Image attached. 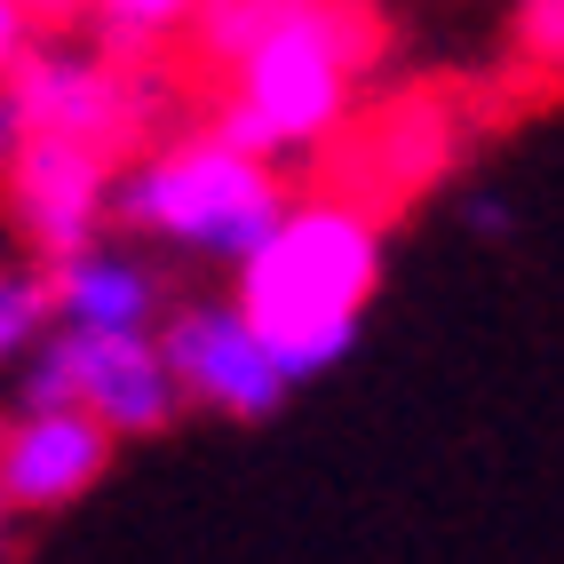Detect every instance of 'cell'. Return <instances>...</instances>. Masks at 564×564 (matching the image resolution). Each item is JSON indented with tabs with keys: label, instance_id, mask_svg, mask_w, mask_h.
<instances>
[{
	"label": "cell",
	"instance_id": "15",
	"mask_svg": "<svg viewBox=\"0 0 564 564\" xmlns=\"http://www.w3.org/2000/svg\"><path fill=\"white\" fill-rule=\"evenodd\" d=\"M17 9L32 17V32H41V41H56V32H72L88 17V0H17Z\"/></svg>",
	"mask_w": 564,
	"mask_h": 564
},
{
	"label": "cell",
	"instance_id": "11",
	"mask_svg": "<svg viewBox=\"0 0 564 564\" xmlns=\"http://www.w3.org/2000/svg\"><path fill=\"white\" fill-rule=\"evenodd\" d=\"M192 9H199V0H88V24H96V48L143 64L167 32L192 24Z\"/></svg>",
	"mask_w": 564,
	"mask_h": 564
},
{
	"label": "cell",
	"instance_id": "4",
	"mask_svg": "<svg viewBox=\"0 0 564 564\" xmlns=\"http://www.w3.org/2000/svg\"><path fill=\"white\" fill-rule=\"evenodd\" d=\"M0 88H9L24 135H80V143H104L120 160L160 143V120H167V80L152 64L111 56V48L32 41L24 64Z\"/></svg>",
	"mask_w": 564,
	"mask_h": 564
},
{
	"label": "cell",
	"instance_id": "7",
	"mask_svg": "<svg viewBox=\"0 0 564 564\" xmlns=\"http://www.w3.org/2000/svg\"><path fill=\"white\" fill-rule=\"evenodd\" d=\"M160 358L175 373L183 405L231 413V422H271L294 398V373L262 350V334L239 318V303H192L160 326Z\"/></svg>",
	"mask_w": 564,
	"mask_h": 564
},
{
	"label": "cell",
	"instance_id": "5",
	"mask_svg": "<svg viewBox=\"0 0 564 564\" xmlns=\"http://www.w3.org/2000/svg\"><path fill=\"white\" fill-rule=\"evenodd\" d=\"M24 405H80L111 437H160L175 430L183 390L152 334H41L24 373Z\"/></svg>",
	"mask_w": 564,
	"mask_h": 564
},
{
	"label": "cell",
	"instance_id": "9",
	"mask_svg": "<svg viewBox=\"0 0 564 564\" xmlns=\"http://www.w3.org/2000/svg\"><path fill=\"white\" fill-rule=\"evenodd\" d=\"M445 167H454V120H445V104L437 96H405L398 111H373L358 128V143H350V183H358L350 207H366L382 223L413 192H430Z\"/></svg>",
	"mask_w": 564,
	"mask_h": 564
},
{
	"label": "cell",
	"instance_id": "13",
	"mask_svg": "<svg viewBox=\"0 0 564 564\" xmlns=\"http://www.w3.org/2000/svg\"><path fill=\"white\" fill-rule=\"evenodd\" d=\"M517 64L564 88V0H517Z\"/></svg>",
	"mask_w": 564,
	"mask_h": 564
},
{
	"label": "cell",
	"instance_id": "10",
	"mask_svg": "<svg viewBox=\"0 0 564 564\" xmlns=\"http://www.w3.org/2000/svg\"><path fill=\"white\" fill-rule=\"evenodd\" d=\"M48 303H56V326H72V334H152L160 279L135 254L96 239L72 262H48Z\"/></svg>",
	"mask_w": 564,
	"mask_h": 564
},
{
	"label": "cell",
	"instance_id": "2",
	"mask_svg": "<svg viewBox=\"0 0 564 564\" xmlns=\"http://www.w3.org/2000/svg\"><path fill=\"white\" fill-rule=\"evenodd\" d=\"M382 286V223L350 199H311V207H286L271 223L247 262H239V318L262 334L294 382L343 366L358 343V318Z\"/></svg>",
	"mask_w": 564,
	"mask_h": 564
},
{
	"label": "cell",
	"instance_id": "1",
	"mask_svg": "<svg viewBox=\"0 0 564 564\" xmlns=\"http://www.w3.org/2000/svg\"><path fill=\"white\" fill-rule=\"evenodd\" d=\"M382 64V17L366 0H279L262 41L223 72L207 135L231 152L286 160L343 135L358 80Z\"/></svg>",
	"mask_w": 564,
	"mask_h": 564
},
{
	"label": "cell",
	"instance_id": "6",
	"mask_svg": "<svg viewBox=\"0 0 564 564\" xmlns=\"http://www.w3.org/2000/svg\"><path fill=\"white\" fill-rule=\"evenodd\" d=\"M111 175H120V152L80 135H17V152L0 160V199H9L17 239L48 262H72L80 247L104 239L111 223Z\"/></svg>",
	"mask_w": 564,
	"mask_h": 564
},
{
	"label": "cell",
	"instance_id": "14",
	"mask_svg": "<svg viewBox=\"0 0 564 564\" xmlns=\"http://www.w3.org/2000/svg\"><path fill=\"white\" fill-rule=\"evenodd\" d=\"M41 41V32H32V17L17 9V0H0V80H9V72L24 64V48Z\"/></svg>",
	"mask_w": 564,
	"mask_h": 564
},
{
	"label": "cell",
	"instance_id": "3",
	"mask_svg": "<svg viewBox=\"0 0 564 564\" xmlns=\"http://www.w3.org/2000/svg\"><path fill=\"white\" fill-rule=\"evenodd\" d=\"M286 215V183L279 160L231 152L223 135H160L111 175V223L143 231L183 254H215V262H247L271 223Z\"/></svg>",
	"mask_w": 564,
	"mask_h": 564
},
{
	"label": "cell",
	"instance_id": "12",
	"mask_svg": "<svg viewBox=\"0 0 564 564\" xmlns=\"http://www.w3.org/2000/svg\"><path fill=\"white\" fill-rule=\"evenodd\" d=\"M56 326V303H48V271H0V366L24 358L41 334Z\"/></svg>",
	"mask_w": 564,
	"mask_h": 564
},
{
	"label": "cell",
	"instance_id": "16",
	"mask_svg": "<svg viewBox=\"0 0 564 564\" xmlns=\"http://www.w3.org/2000/svg\"><path fill=\"white\" fill-rule=\"evenodd\" d=\"M0 533H9V501H0Z\"/></svg>",
	"mask_w": 564,
	"mask_h": 564
},
{
	"label": "cell",
	"instance_id": "8",
	"mask_svg": "<svg viewBox=\"0 0 564 564\" xmlns=\"http://www.w3.org/2000/svg\"><path fill=\"white\" fill-rule=\"evenodd\" d=\"M120 437L80 405H17V422H0V501L17 517H48L96 494Z\"/></svg>",
	"mask_w": 564,
	"mask_h": 564
}]
</instances>
